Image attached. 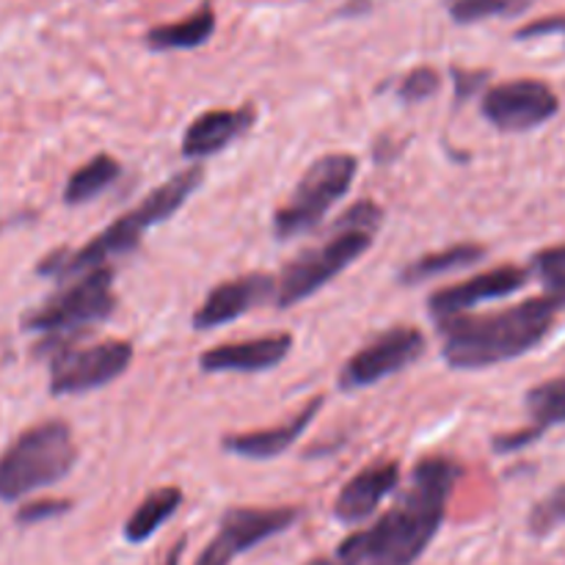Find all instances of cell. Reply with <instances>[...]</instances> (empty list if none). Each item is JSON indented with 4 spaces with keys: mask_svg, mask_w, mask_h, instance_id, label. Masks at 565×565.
I'll list each match as a JSON object with an SVG mask.
<instances>
[{
    "mask_svg": "<svg viewBox=\"0 0 565 565\" xmlns=\"http://www.w3.org/2000/svg\"><path fill=\"white\" fill-rule=\"evenodd\" d=\"M461 463L447 456H425L414 467L406 491L392 511L362 533L342 541L337 557L345 565H414L445 522L447 502L461 478Z\"/></svg>",
    "mask_w": 565,
    "mask_h": 565,
    "instance_id": "cell-1",
    "label": "cell"
},
{
    "mask_svg": "<svg viewBox=\"0 0 565 565\" xmlns=\"http://www.w3.org/2000/svg\"><path fill=\"white\" fill-rule=\"evenodd\" d=\"M565 309V296L546 290L516 307L491 315H458L436 323L441 329V359L452 370H486L513 362L550 337Z\"/></svg>",
    "mask_w": 565,
    "mask_h": 565,
    "instance_id": "cell-2",
    "label": "cell"
},
{
    "mask_svg": "<svg viewBox=\"0 0 565 565\" xmlns=\"http://www.w3.org/2000/svg\"><path fill=\"white\" fill-rule=\"evenodd\" d=\"M202 182V166H191V169L180 171V174H174L171 180L160 182L154 191H149L136 207H130L125 215H119L114 224H108L103 232H97L86 246L55 248L47 257L39 259L36 274L44 276V279L66 281L72 279V276L83 274V270H92L97 268V265H108L114 257L136 252V248L141 246L143 235H147L149 230H154V226L163 224V221H169L171 215L199 191Z\"/></svg>",
    "mask_w": 565,
    "mask_h": 565,
    "instance_id": "cell-3",
    "label": "cell"
},
{
    "mask_svg": "<svg viewBox=\"0 0 565 565\" xmlns=\"http://www.w3.org/2000/svg\"><path fill=\"white\" fill-rule=\"evenodd\" d=\"M381 224H384V210L373 199L351 204L334 221L329 241L301 252L276 276V307H296V303L307 301L315 292L323 290L329 281H334L348 265L356 263L373 246V237Z\"/></svg>",
    "mask_w": 565,
    "mask_h": 565,
    "instance_id": "cell-4",
    "label": "cell"
},
{
    "mask_svg": "<svg viewBox=\"0 0 565 565\" xmlns=\"http://www.w3.org/2000/svg\"><path fill=\"white\" fill-rule=\"evenodd\" d=\"M77 456L70 425L61 419L31 425L0 452V502H20L61 483L75 469Z\"/></svg>",
    "mask_w": 565,
    "mask_h": 565,
    "instance_id": "cell-5",
    "label": "cell"
},
{
    "mask_svg": "<svg viewBox=\"0 0 565 565\" xmlns=\"http://www.w3.org/2000/svg\"><path fill=\"white\" fill-rule=\"evenodd\" d=\"M86 331H55L42 334L36 342V356L50 362V392L55 397L86 395L99 386L114 384L116 379L130 370L132 342L127 340H103L81 345Z\"/></svg>",
    "mask_w": 565,
    "mask_h": 565,
    "instance_id": "cell-6",
    "label": "cell"
},
{
    "mask_svg": "<svg viewBox=\"0 0 565 565\" xmlns=\"http://www.w3.org/2000/svg\"><path fill=\"white\" fill-rule=\"evenodd\" d=\"M359 174V160L348 152H329L315 160L292 188L290 199L274 213V235L292 241L318 230L337 202L348 196Z\"/></svg>",
    "mask_w": 565,
    "mask_h": 565,
    "instance_id": "cell-7",
    "label": "cell"
},
{
    "mask_svg": "<svg viewBox=\"0 0 565 565\" xmlns=\"http://www.w3.org/2000/svg\"><path fill=\"white\" fill-rule=\"evenodd\" d=\"M114 279L116 270L110 265H97L72 276L58 292L44 298L22 318V329L55 334V331H86L94 323H103L116 312Z\"/></svg>",
    "mask_w": 565,
    "mask_h": 565,
    "instance_id": "cell-8",
    "label": "cell"
},
{
    "mask_svg": "<svg viewBox=\"0 0 565 565\" xmlns=\"http://www.w3.org/2000/svg\"><path fill=\"white\" fill-rule=\"evenodd\" d=\"M428 340L417 326H392V329L381 331L379 337L359 348L340 370L337 386L342 392H359L367 386L381 384L390 375H397L423 359Z\"/></svg>",
    "mask_w": 565,
    "mask_h": 565,
    "instance_id": "cell-9",
    "label": "cell"
},
{
    "mask_svg": "<svg viewBox=\"0 0 565 565\" xmlns=\"http://www.w3.org/2000/svg\"><path fill=\"white\" fill-rule=\"evenodd\" d=\"M480 114L502 132H530L561 114V97L555 88L535 77L497 83L486 88Z\"/></svg>",
    "mask_w": 565,
    "mask_h": 565,
    "instance_id": "cell-10",
    "label": "cell"
},
{
    "mask_svg": "<svg viewBox=\"0 0 565 565\" xmlns=\"http://www.w3.org/2000/svg\"><path fill=\"white\" fill-rule=\"evenodd\" d=\"M298 516V508H230L221 516L218 535L204 546L196 565H232L237 555L290 530Z\"/></svg>",
    "mask_w": 565,
    "mask_h": 565,
    "instance_id": "cell-11",
    "label": "cell"
},
{
    "mask_svg": "<svg viewBox=\"0 0 565 565\" xmlns=\"http://www.w3.org/2000/svg\"><path fill=\"white\" fill-rule=\"evenodd\" d=\"M530 279V270L522 265H500V268L483 270L461 285H450L436 290L428 298V312L434 315L436 323L458 318V315L472 312L475 307L486 301H500V298L513 296L522 290Z\"/></svg>",
    "mask_w": 565,
    "mask_h": 565,
    "instance_id": "cell-12",
    "label": "cell"
},
{
    "mask_svg": "<svg viewBox=\"0 0 565 565\" xmlns=\"http://www.w3.org/2000/svg\"><path fill=\"white\" fill-rule=\"evenodd\" d=\"M274 292L276 276L270 274H243L235 279H226L204 296L202 307L193 312L191 326L199 331L218 329V326L232 323L252 309L263 307L268 298H274Z\"/></svg>",
    "mask_w": 565,
    "mask_h": 565,
    "instance_id": "cell-13",
    "label": "cell"
},
{
    "mask_svg": "<svg viewBox=\"0 0 565 565\" xmlns=\"http://www.w3.org/2000/svg\"><path fill=\"white\" fill-rule=\"evenodd\" d=\"M292 351V334H265L254 340L224 342L199 356L204 373H265L285 362Z\"/></svg>",
    "mask_w": 565,
    "mask_h": 565,
    "instance_id": "cell-14",
    "label": "cell"
},
{
    "mask_svg": "<svg viewBox=\"0 0 565 565\" xmlns=\"http://www.w3.org/2000/svg\"><path fill=\"white\" fill-rule=\"evenodd\" d=\"M257 121V108L254 105H241V108H213L199 114L182 132V158L204 160L210 154H218L246 136Z\"/></svg>",
    "mask_w": 565,
    "mask_h": 565,
    "instance_id": "cell-15",
    "label": "cell"
},
{
    "mask_svg": "<svg viewBox=\"0 0 565 565\" xmlns=\"http://www.w3.org/2000/svg\"><path fill=\"white\" fill-rule=\"evenodd\" d=\"M326 397L315 395L301 412L296 414L292 419L279 425H270V428H259V430H243V434H226L221 439V447L232 456L248 458V461H270V458L281 456V452L290 450L298 439L309 430V425L315 423L318 412L323 408Z\"/></svg>",
    "mask_w": 565,
    "mask_h": 565,
    "instance_id": "cell-16",
    "label": "cell"
},
{
    "mask_svg": "<svg viewBox=\"0 0 565 565\" xmlns=\"http://www.w3.org/2000/svg\"><path fill=\"white\" fill-rule=\"evenodd\" d=\"M401 483V461H379L353 475L334 500V516L342 524H359L379 511L381 502Z\"/></svg>",
    "mask_w": 565,
    "mask_h": 565,
    "instance_id": "cell-17",
    "label": "cell"
},
{
    "mask_svg": "<svg viewBox=\"0 0 565 565\" xmlns=\"http://www.w3.org/2000/svg\"><path fill=\"white\" fill-rule=\"evenodd\" d=\"M524 406H527L530 419L533 425L516 434H502L494 439L497 452H516L522 447L533 445L541 436L546 434L555 425H565V375L563 379H550L544 384L533 386L524 397Z\"/></svg>",
    "mask_w": 565,
    "mask_h": 565,
    "instance_id": "cell-18",
    "label": "cell"
},
{
    "mask_svg": "<svg viewBox=\"0 0 565 565\" xmlns=\"http://www.w3.org/2000/svg\"><path fill=\"white\" fill-rule=\"evenodd\" d=\"M215 25H218L215 11L204 3L202 9L182 17V20L163 22V25L149 28L143 42H147L149 50H158V53H171V50H196L213 39Z\"/></svg>",
    "mask_w": 565,
    "mask_h": 565,
    "instance_id": "cell-19",
    "label": "cell"
},
{
    "mask_svg": "<svg viewBox=\"0 0 565 565\" xmlns=\"http://www.w3.org/2000/svg\"><path fill=\"white\" fill-rule=\"evenodd\" d=\"M486 257V248L480 243H456L441 252L423 254V257L412 259L406 268L397 274L401 285H423V281L436 279L441 274H452V270L469 268V265L480 263Z\"/></svg>",
    "mask_w": 565,
    "mask_h": 565,
    "instance_id": "cell-20",
    "label": "cell"
},
{
    "mask_svg": "<svg viewBox=\"0 0 565 565\" xmlns=\"http://www.w3.org/2000/svg\"><path fill=\"white\" fill-rule=\"evenodd\" d=\"M182 489L177 486H163V489H154L152 494H147L141 500V505L130 513V519L125 522V541L130 544H143V541L152 539L182 505Z\"/></svg>",
    "mask_w": 565,
    "mask_h": 565,
    "instance_id": "cell-21",
    "label": "cell"
},
{
    "mask_svg": "<svg viewBox=\"0 0 565 565\" xmlns=\"http://www.w3.org/2000/svg\"><path fill=\"white\" fill-rule=\"evenodd\" d=\"M121 177V163L108 152L94 154L92 160H86L83 166H77L70 174L64 185V202L70 207H77V204L94 202L97 196H103L110 185Z\"/></svg>",
    "mask_w": 565,
    "mask_h": 565,
    "instance_id": "cell-22",
    "label": "cell"
},
{
    "mask_svg": "<svg viewBox=\"0 0 565 565\" xmlns=\"http://www.w3.org/2000/svg\"><path fill=\"white\" fill-rule=\"evenodd\" d=\"M458 25H475V22L494 20V17H519L535 3V0H441Z\"/></svg>",
    "mask_w": 565,
    "mask_h": 565,
    "instance_id": "cell-23",
    "label": "cell"
},
{
    "mask_svg": "<svg viewBox=\"0 0 565 565\" xmlns=\"http://www.w3.org/2000/svg\"><path fill=\"white\" fill-rule=\"evenodd\" d=\"M441 86V75L434 66H414L412 72L401 77L397 83V99L406 105H419L434 97Z\"/></svg>",
    "mask_w": 565,
    "mask_h": 565,
    "instance_id": "cell-24",
    "label": "cell"
},
{
    "mask_svg": "<svg viewBox=\"0 0 565 565\" xmlns=\"http://www.w3.org/2000/svg\"><path fill=\"white\" fill-rule=\"evenodd\" d=\"M565 524V486H557L552 494H546L530 513V530L535 535H546L555 527Z\"/></svg>",
    "mask_w": 565,
    "mask_h": 565,
    "instance_id": "cell-25",
    "label": "cell"
},
{
    "mask_svg": "<svg viewBox=\"0 0 565 565\" xmlns=\"http://www.w3.org/2000/svg\"><path fill=\"white\" fill-rule=\"evenodd\" d=\"M70 511H72L70 500H33V502H25V505L14 513V522L22 524V527H31V524L50 522V519L64 516V513Z\"/></svg>",
    "mask_w": 565,
    "mask_h": 565,
    "instance_id": "cell-26",
    "label": "cell"
},
{
    "mask_svg": "<svg viewBox=\"0 0 565 565\" xmlns=\"http://www.w3.org/2000/svg\"><path fill=\"white\" fill-rule=\"evenodd\" d=\"M533 270L544 281H552V279H557V276H565V243L563 246H552V248H544V252L535 254Z\"/></svg>",
    "mask_w": 565,
    "mask_h": 565,
    "instance_id": "cell-27",
    "label": "cell"
},
{
    "mask_svg": "<svg viewBox=\"0 0 565 565\" xmlns=\"http://www.w3.org/2000/svg\"><path fill=\"white\" fill-rule=\"evenodd\" d=\"M544 36H563L565 39V14H550L541 20L527 22L519 28L516 39H544Z\"/></svg>",
    "mask_w": 565,
    "mask_h": 565,
    "instance_id": "cell-28",
    "label": "cell"
},
{
    "mask_svg": "<svg viewBox=\"0 0 565 565\" xmlns=\"http://www.w3.org/2000/svg\"><path fill=\"white\" fill-rule=\"evenodd\" d=\"M452 77H456V97L467 99L469 94L478 92L483 86V81L489 77V72L480 70H452Z\"/></svg>",
    "mask_w": 565,
    "mask_h": 565,
    "instance_id": "cell-29",
    "label": "cell"
},
{
    "mask_svg": "<svg viewBox=\"0 0 565 565\" xmlns=\"http://www.w3.org/2000/svg\"><path fill=\"white\" fill-rule=\"evenodd\" d=\"M182 552H185V539H180L174 544V550L169 552V555H166V561H163V565H180L182 563Z\"/></svg>",
    "mask_w": 565,
    "mask_h": 565,
    "instance_id": "cell-30",
    "label": "cell"
},
{
    "mask_svg": "<svg viewBox=\"0 0 565 565\" xmlns=\"http://www.w3.org/2000/svg\"><path fill=\"white\" fill-rule=\"evenodd\" d=\"M307 565H345L340 561V557H334V561H329V557H315V561H309Z\"/></svg>",
    "mask_w": 565,
    "mask_h": 565,
    "instance_id": "cell-31",
    "label": "cell"
}]
</instances>
